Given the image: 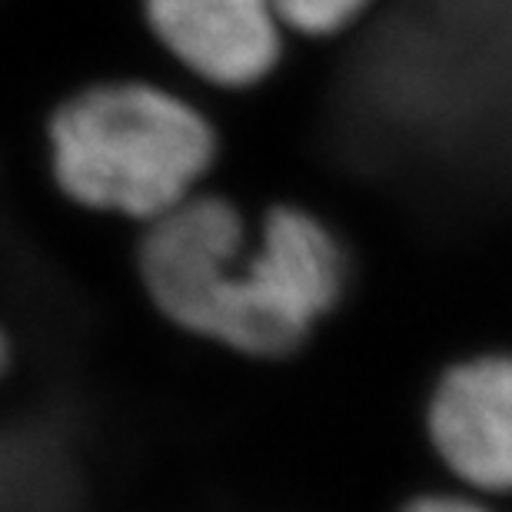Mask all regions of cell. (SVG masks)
<instances>
[{
  "label": "cell",
  "mask_w": 512,
  "mask_h": 512,
  "mask_svg": "<svg viewBox=\"0 0 512 512\" xmlns=\"http://www.w3.org/2000/svg\"><path fill=\"white\" fill-rule=\"evenodd\" d=\"M50 173L77 207L153 223L200 193L217 130L190 100L143 80L77 90L47 127Z\"/></svg>",
  "instance_id": "cell-1"
},
{
  "label": "cell",
  "mask_w": 512,
  "mask_h": 512,
  "mask_svg": "<svg viewBox=\"0 0 512 512\" xmlns=\"http://www.w3.org/2000/svg\"><path fill=\"white\" fill-rule=\"evenodd\" d=\"M343 290L346 256L336 233L303 207H273L240 263L220 343L247 356L293 353Z\"/></svg>",
  "instance_id": "cell-2"
},
{
  "label": "cell",
  "mask_w": 512,
  "mask_h": 512,
  "mask_svg": "<svg viewBox=\"0 0 512 512\" xmlns=\"http://www.w3.org/2000/svg\"><path fill=\"white\" fill-rule=\"evenodd\" d=\"M250 240L247 220L230 200L197 193L147 223L140 243L143 290L180 330L220 343Z\"/></svg>",
  "instance_id": "cell-3"
},
{
  "label": "cell",
  "mask_w": 512,
  "mask_h": 512,
  "mask_svg": "<svg viewBox=\"0 0 512 512\" xmlns=\"http://www.w3.org/2000/svg\"><path fill=\"white\" fill-rule=\"evenodd\" d=\"M157 44L193 77L243 90L283 57L286 24L276 0H140Z\"/></svg>",
  "instance_id": "cell-4"
},
{
  "label": "cell",
  "mask_w": 512,
  "mask_h": 512,
  "mask_svg": "<svg viewBox=\"0 0 512 512\" xmlns=\"http://www.w3.org/2000/svg\"><path fill=\"white\" fill-rule=\"evenodd\" d=\"M429 439L463 483L512 493V353L449 366L429 399Z\"/></svg>",
  "instance_id": "cell-5"
},
{
  "label": "cell",
  "mask_w": 512,
  "mask_h": 512,
  "mask_svg": "<svg viewBox=\"0 0 512 512\" xmlns=\"http://www.w3.org/2000/svg\"><path fill=\"white\" fill-rule=\"evenodd\" d=\"M286 30L303 37H333L356 24L373 0H276Z\"/></svg>",
  "instance_id": "cell-6"
},
{
  "label": "cell",
  "mask_w": 512,
  "mask_h": 512,
  "mask_svg": "<svg viewBox=\"0 0 512 512\" xmlns=\"http://www.w3.org/2000/svg\"><path fill=\"white\" fill-rule=\"evenodd\" d=\"M403 512H489V509L459 496H423L416 503H409Z\"/></svg>",
  "instance_id": "cell-7"
}]
</instances>
